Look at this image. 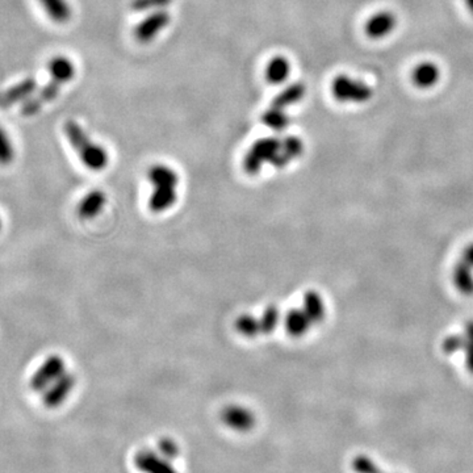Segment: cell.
<instances>
[{"label": "cell", "mask_w": 473, "mask_h": 473, "mask_svg": "<svg viewBox=\"0 0 473 473\" xmlns=\"http://www.w3.org/2000/svg\"><path fill=\"white\" fill-rule=\"evenodd\" d=\"M171 16L167 11L152 12L135 28V37L141 44H147L154 39L170 24Z\"/></svg>", "instance_id": "6"}, {"label": "cell", "mask_w": 473, "mask_h": 473, "mask_svg": "<svg viewBox=\"0 0 473 473\" xmlns=\"http://www.w3.org/2000/svg\"><path fill=\"white\" fill-rule=\"evenodd\" d=\"M397 19L395 13L392 12H379L368 20L364 27V32L369 39H384L388 35L392 33V30L396 28Z\"/></svg>", "instance_id": "9"}, {"label": "cell", "mask_w": 473, "mask_h": 473, "mask_svg": "<svg viewBox=\"0 0 473 473\" xmlns=\"http://www.w3.org/2000/svg\"><path fill=\"white\" fill-rule=\"evenodd\" d=\"M44 12L56 24H66L71 19L73 11L68 0H39Z\"/></svg>", "instance_id": "14"}, {"label": "cell", "mask_w": 473, "mask_h": 473, "mask_svg": "<svg viewBox=\"0 0 473 473\" xmlns=\"http://www.w3.org/2000/svg\"><path fill=\"white\" fill-rule=\"evenodd\" d=\"M173 3V0H133L130 8L135 12H155L164 10Z\"/></svg>", "instance_id": "22"}, {"label": "cell", "mask_w": 473, "mask_h": 473, "mask_svg": "<svg viewBox=\"0 0 473 473\" xmlns=\"http://www.w3.org/2000/svg\"><path fill=\"white\" fill-rule=\"evenodd\" d=\"M465 3L468 6V8H469V12L473 15V0H465Z\"/></svg>", "instance_id": "23"}, {"label": "cell", "mask_w": 473, "mask_h": 473, "mask_svg": "<svg viewBox=\"0 0 473 473\" xmlns=\"http://www.w3.org/2000/svg\"><path fill=\"white\" fill-rule=\"evenodd\" d=\"M235 328L237 331L246 337V338H255L259 336V325H258V317H254L252 314H242L235 321Z\"/></svg>", "instance_id": "20"}, {"label": "cell", "mask_w": 473, "mask_h": 473, "mask_svg": "<svg viewBox=\"0 0 473 473\" xmlns=\"http://www.w3.org/2000/svg\"><path fill=\"white\" fill-rule=\"evenodd\" d=\"M106 205V195L100 190L88 192L78 205V214L83 220L95 219Z\"/></svg>", "instance_id": "10"}, {"label": "cell", "mask_w": 473, "mask_h": 473, "mask_svg": "<svg viewBox=\"0 0 473 473\" xmlns=\"http://www.w3.org/2000/svg\"><path fill=\"white\" fill-rule=\"evenodd\" d=\"M15 158V146L8 132L0 126V164L7 166L12 164Z\"/></svg>", "instance_id": "21"}, {"label": "cell", "mask_w": 473, "mask_h": 473, "mask_svg": "<svg viewBox=\"0 0 473 473\" xmlns=\"http://www.w3.org/2000/svg\"><path fill=\"white\" fill-rule=\"evenodd\" d=\"M65 372H66L65 360L59 355H50L30 379V388L35 392H45L49 386Z\"/></svg>", "instance_id": "5"}, {"label": "cell", "mask_w": 473, "mask_h": 473, "mask_svg": "<svg viewBox=\"0 0 473 473\" xmlns=\"http://www.w3.org/2000/svg\"><path fill=\"white\" fill-rule=\"evenodd\" d=\"M281 319V312L278 307L270 305L262 313L261 317H258V325H259V333L261 334H270L272 333Z\"/></svg>", "instance_id": "19"}, {"label": "cell", "mask_w": 473, "mask_h": 473, "mask_svg": "<svg viewBox=\"0 0 473 473\" xmlns=\"http://www.w3.org/2000/svg\"><path fill=\"white\" fill-rule=\"evenodd\" d=\"M262 123L275 132H283L290 126V120L284 109L271 106L262 115Z\"/></svg>", "instance_id": "18"}, {"label": "cell", "mask_w": 473, "mask_h": 473, "mask_svg": "<svg viewBox=\"0 0 473 473\" xmlns=\"http://www.w3.org/2000/svg\"><path fill=\"white\" fill-rule=\"evenodd\" d=\"M307 92V87L302 83H293L290 85L288 87L284 88L278 97L272 100V106L275 108H281V109H285L287 106H293L296 103L301 102Z\"/></svg>", "instance_id": "16"}, {"label": "cell", "mask_w": 473, "mask_h": 473, "mask_svg": "<svg viewBox=\"0 0 473 473\" xmlns=\"http://www.w3.org/2000/svg\"><path fill=\"white\" fill-rule=\"evenodd\" d=\"M290 61L285 57H274L266 68V79L271 85H281L290 77Z\"/></svg>", "instance_id": "17"}, {"label": "cell", "mask_w": 473, "mask_h": 473, "mask_svg": "<svg viewBox=\"0 0 473 473\" xmlns=\"http://www.w3.org/2000/svg\"><path fill=\"white\" fill-rule=\"evenodd\" d=\"M153 192L149 199V208L154 213H164L171 209L178 202L179 176L176 171L166 164H154L147 173Z\"/></svg>", "instance_id": "1"}, {"label": "cell", "mask_w": 473, "mask_h": 473, "mask_svg": "<svg viewBox=\"0 0 473 473\" xmlns=\"http://www.w3.org/2000/svg\"><path fill=\"white\" fill-rule=\"evenodd\" d=\"M48 71L49 77L65 86L75 77V65L65 56H56L49 61Z\"/></svg>", "instance_id": "12"}, {"label": "cell", "mask_w": 473, "mask_h": 473, "mask_svg": "<svg viewBox=\"0 0 473 473\" xmlns=\"http://www.w3.org/2000/svg\"><path fill=\"white\" fill-rule=\"evenodd\" d=\"M284 325L292 337H301L309 331V328L316 325L313 319H310L309 314L304 308L301 309H292L287 313Z\"/></svg>", "instance_id": "11"}, {"label": "cell", "mask_w": 473, "mask_h": 473, "mask_svg": "<svg viewBox=\"0 0 473 473\" xmlns=\"http://www.w3.org/2000/svg\"><path fill=\"white\" fill-rule=\"evenodd\" d=\"M290 162V156L283 150L281 140L276 137H267L258 140L246 153L243 159V170L249 175H257L261 173L264 164L283 168Z\"/></svg>", "instance_id": "3"}, {"label": "cell", "mask_w": 473, "mask_h": 473, "mask_svg": "<svg viewBox=\"0 0 473 473\" xmlns=\"http://www.w3.org/2000/svg\"><path fill=\"white\" fill-rule=\"evenodd\" d=\"M75 383H77L75 376L65 372L44 392V404L49 407L61 405L74 389Z\"/></svg>", "instance_id": "8"}, {"label": "cell", "mask_w": 473, "mask_h": 473, "mask_svg": "<svg viewBox=\"0 0 473 473\" xmlns=\"http://www.w3.org/2000/svg\"><path fill=\"white\" fill-rule=\"evenodd\" d=\"M331 94L339 103H366L374 95L371 87L364 82L355 80L348 75H338L333 79Z\"/></svg>", "instance_id": "4"}, {"label": "cell", "mask_w": 473, "mask_h": 473, "mask_svg": "<svg viewBox=\"0 0 473 473\" xmlns=\"http://www.w3.org/2000/svg\"><path fill=\"white\" fill-rule=\"evenodd\" d=\"M441 78V70L433 62L419 63L413 71L412 79L418 88H431Z\"/></svg>", "instance_id": "13"}, {"label": "cell", "mask_w": 473, "mask_h": 473, "mask_svg": "<svg viewBox=\"0 0 473 473\" xmlns=\"http://www.w3.org/2000/svg\"><path fill=\"white\" fill-rule=\"evenodd\" d=\"M223 421L234 429H249L254 422V415L243 406L232 405L225 409Z\"/></svg>", "instance_id": "15"}, {"label": "cell", "mask_w": 473, "mask_h": 473, "mask_svg": "<svg viewBox=\"0 0 473 473\" xmlns=\"http://www.w3.org/2000/svg\"><path fill=\"white\" fill-rule=\"evenodd\" d=\"M37 91V82L35 78H25L15 86L7 88L3 94H0V108L6 109L19 103H25L30 100Z\"/></svg>", "instance_id": "7"}, {"label": "cell", "mask_w": 473, "mask_h": 473, "mask_svg": "<svg viewBox=\"0 0 473 473\" xmlns=\"http://www.w3.org/2000/svg\"><path fill=\"white\" fill-rule=\"evenodd\" d=\"M65 135L71 147L77 152L79 159L92 171L104 170L109 161L108 152L102 145L92 142L87 132L74 120H68L63 125Z\"/></svg>", "instance_id": "2"}, {"label": "cell", "mask_w": 473, "mask_h": 473, "mask_svg": "<svg viewBox=\"0 0 473 473\" xmlns=\"http://www.w3.org/2000/svg\"><path fill=\"white\" fill-rule=\"evenodd\" d=\"M0 229H1V220H0Z\"/></svg>", "instance_id": "24"}]
</instances>
